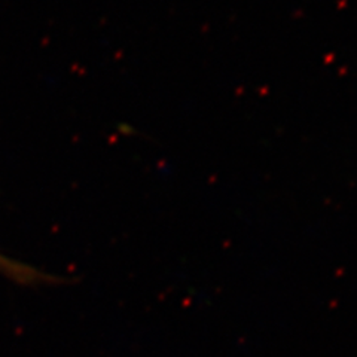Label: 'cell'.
<instances>
[{
    "label": "cell",
    "instance_id": "6da1fadb",
    "mask_svg": "<svg viewBox=\"0 0 357 357\" xmlns=\"http://www.w3.org/2000/svg\"><path fill=\"white\" fill-rule=\"evenodd\" d=\"M0 271L9 274L10 277L15 278V280H20V282H30V280H35V278H38L36 273L30 270V268L21 265V264H17L10 259H6L2 255H0Z\"/></svg>",
    "mask_w": 357,
    "mask_h": 357
}]
</instances>
